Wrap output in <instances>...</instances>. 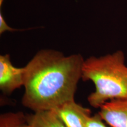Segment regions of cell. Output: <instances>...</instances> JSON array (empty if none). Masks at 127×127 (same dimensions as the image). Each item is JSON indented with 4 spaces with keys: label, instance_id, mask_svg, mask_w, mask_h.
<instances>
[{
    "label": "cell",
    "instance_id": "6da1fadb",
    "mask_svg": "<svg viewBox=\"0 0 127 127\" xmlns=\"http://www.w3.org/2000/svg\"><path fill=\"white\" fill-rule=\"evenodd\" d=\"M85 60L54 50L39 51L25 66L22 104L34 112L52 110L74 99Z\"/></svg>",
    "mask_w": 127,
    "mask_h": 127
},
{
    "label": "cell",
    "instance_id": "7a4b0ae2",
    "mask_svg": "<svg viewBox=\"0 0 127 127\" xmlns=\"http://www.w3.org/2000/svg\"><path fill=\"white\" fill-rule=\"evenodd\" d=\"M124 53L117 51L112 54L85 60L82 67L83 81H91L94 91L88 96L89 104L99 108L108 101L127 99V66Z\"/></svg>",
    "mask_w": 127,
    "mask_h": 127
},
{
    "label": "cell",
    "instance_id": "3957f363",
    "mask_svg": "<svg viewBox=\"0 0 127 127\" xmlns=\"http://www.w3.org/2000/svg\"><path fill=\"white\" fill-rule=\"evenodd\" d=\"M66 127H87L91 116L89 108L78 104L75 100L67 101L52 109Z\"/></svg>",
    "mask_w": 127,
    "mask_h": 127
},
{
    "label": "cell",
    "instance_id": "277c9868",
    "mask_svg": "<svg viewBox=\"0 0 127 127\" xmlns=\"http://www.w3.org/2000/svg\"><path fill=\"white\" fill-rule=\"evenodd\" d=\"M24 69L13 65L9 54L0 55V90L5 94H11L24 86Z\"/></svg>",
    "mask_w": 127,
    "mask_h": 127
},
{
    "label": "cell",
    "instance_id": "5b68a950",
    "mask_svg": "<svg viewBox=\"0 0 127 127\" xmlns=\"http://www.w3.org/2000/svg\"><path fill=\"white\" fill-rule=\"evenodd\" d=\"M98 113L110 127H127V99L108 101Z\"/></svg>",
    "mask_w": 127,
    "mask_h": 127
},
{
    "label": "cell",
    "instance_id": "8992f818",
    "mask_svg": "<svg viewBox=\"0 0 127 127\" xmlns=\"http://www.w3.org/2000/svg\"><path fill=\"white\" fill-rule=\"evenodd\" d=\"M27 123L34 127H66L53 110H44L26 115Z\"/></svg>",
    "mask_w": 127,
    "mask_h": 127
},
{
    "label": "cell",
    "instance_id": "52a82bcc",
    "mask_svg": "<svg viewBox=\"0 0 127 127\" xmlns=\"http://www.w3.org/2000/svg\"><path fill=\"white\" fill-rule=\"evenodd\" d=\"M25 123L26 115L23 112H6L0 116V127H20Z\"/></svg>",
    "mask_w": 127,
    "mask_h": 127
},
{
    "label": "cell",
    "instance_id": "ba28073f",
    "mask_svg": "<svg viewBox=\"0 0 127 127\" xmlns=\"http://www.w3.org/2000/svg\"><path fill=\"white\" fill-rule=\"evenodd\" d=\"M87 127H109L103 121L99 114L96 113L92 116L88 122Z\"/></svg>",
    "mask_w": 127,
    "mask_h": 127
},
{
    "label": "cell",
    "instance_id": "9c48e42d",
    "mask_svg": "<svg viewBox=\"0 0 127 127\" xmlns=\"http://www.w3.org/2000/svg\"><path fill=\"white\" fill-rule=\"evenodd\" d=\"M17 31V30L11 28L10 27H9L6 23V21L4 20V17H3L1 12H0V34H2L5 31Z\"/></svg>",
    "mask_w": 127,
    "mask_h": 127
},
{
    "label": "cell",
    "instance_id": "30bf717a",
    "mask_svg": "<svg viewBox=\"0 0 127 127\" xmlns=\"http://www.w3.org/2000/svg\"><path fill=\"white\" fill-rule=\"evenodd\" d=\"M20 127H34L32 126V125H30L27 123H25V124H24L21 125Z\"/></svg>",
    "mask_w": 127,
    "mask_h": 127
},
{
    "label": "cell",
    "instance_id": "8fae6325",
    "mask_svg": "<svg viewBox=\"0 0 127 127\" xmlns=\"http://www.w3.org/2000/svg\"><path fill=\"white\" fill-rule=\"evenodd\" d=\"M3 1H4V0H0V6H1V5H2V2H3Z\"/></svg>",
    "mask_w": 127,
    "mask_h": 127
}]
</instances>
